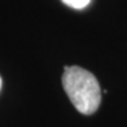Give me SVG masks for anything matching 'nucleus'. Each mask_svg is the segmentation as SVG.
<instances>
[{
  "label": "nucleus",
  "mask_w": 127,
  "mask_h": 127,
  "mask_svg": "<svg viewBox=\"0 0 127 127\" xmlns=\"http://www.w3.org/2000/svg\"><path fill=\"white\" fill-rule=\"evenodd\" d=\"M62 86L75 109L82 114H94L101 102V90L92 73L79 66H65Z\"/></svg>",
  "instance_id": "obj_1"
},
{
  "label": "nucleus",
  "mask_w": 127,
  "mask_h": 127,
  "mask_svg": "<svg viewBox=\"0 0 127 127\" xmlns=\"http://www.w3.org/2000/svg\"><path fill=\"white\" fill-rule=\"evenodd\" d=\"M61 1L74 9H83L91 3V0H61Z\"/></svg>",
  "instance_id": "obj_2"
},
{
  "label": "nucleus",
  "mask_w": 127,
  "mask_h": 127,
  "mask_svg": "<svg viewBox=\"0 0 127 127\" xmlns=\"http://www.w3.org/2000/svg\"><path fill=\"white\" fill-rule=\"evenodd\" d=\"M0 88H1V78H0Z\"/></svg>",
  "instance_id": "obj_3"
}]
</instances>
